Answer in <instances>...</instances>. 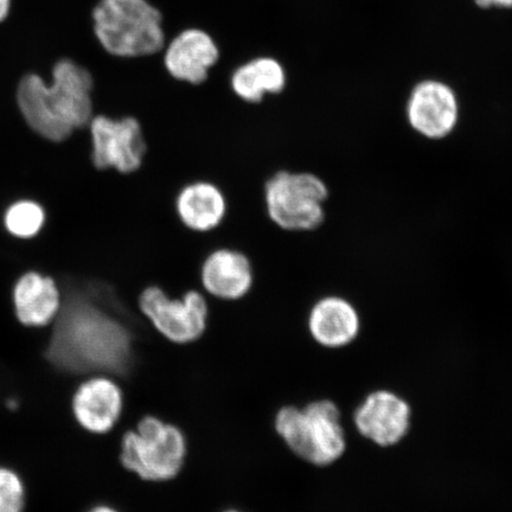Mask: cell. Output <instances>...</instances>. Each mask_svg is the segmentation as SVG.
I'll return each mask as SVG.
<instances>
[{
	"mask_svg": "<svg viewBox=\"0 0 512 512\" xmlns=\"http://www.w3.org/2000/svg\"><path fill=\"white\" fill-rule=\"evenodd\" d=\"M288 85L287 70L272 56H256L239 64L229 75L233 93L246 104L258 105L267 95H280Z\"/></svg>",
	"mask_w": 512,
	"mask_h": 512,
	"instance_id": "16",
	"label": "cell"
},
{
	"mask_svg": "<svg viewBox=\"0 0 512 512\" xmlns=\"http://www.w3.org/2000/svg\"><path fill=\"white\" fill-rule=\"evenodd\" d=\"M53 324L47 360L70 374L124 373L133 332L113 287L99 281L68 285Z\"/></svg>",
	"mask_w": 512,
	"mask_h": 512,
	"instance_id": "1",
	"label": "cell"
},
{
	"mask_svg": "<svg viewBox=\"0 0 512 512\" xmlns=\"http://www.w3.org/2000/svg\"><path fill=\"white\" fill-rule=\"evenodd\" d=\"M12 299L19 324L28 329H43L54 324L63 297L53 278L29 272L17 281Z\"/></svg>",
	"mask_w": 512,
	"mask_h": 512,
	"instance_id": "14",
	"label": "cell"
},
{
	"mask_svg": "<svg viewBox=\"0 0 512 512\" xmlns=\"http://www.w3.org/2000/svg\"><path fill=\"white\" fill-rule=\"evenodd\" d=\"M361 319L355 306L337 296L324 297L313 305L309 315L310 334L325 348H341L357 337Z\"/></svg>",
	"mask_w": 512,
	"mask_h": 512,
	"instance_id": "15",
	"label": "cell"
},
{
	"mask_svg": "<svg viewBox=\"0 0 512 512\" xmlns=\"http://www.w3.org/2000/svg\"><path fill=\"white\" fill-rule=\"evenodd\" d=\"M123 389L112 377L94 374L75 388L70 399V412L81 430L92 435H105L114 430L124 412Z\"/></svg>",
	"mask_w": 512,
	"mask_h": 512,
	"instance_id": "10",
	"label": "cell"
},
{
	"mask_svg": "<svg viewBox=\"0 0 512 512\" xmlns=\"http://www.w3.org/2000/svg\"><path fill=\"white\" fill-rule=\"evenodd\" d=\"M47 85L42 76L28 74L19 81L17 104L27 124L41 137L60 143L94 117V78L72 59L55 63Z\"/></svg>",
	"mask_w": 512,
	"mask_h": 512,
	"instance_id": "2",
	"label": "cell"
},
{
	"mask_svg": "<svg viewBox=\"0 0 512 512\" xmlns=\"http://www.w3.org/2000/svg\"><path fill=\"white\" fill-rule=\"evenodd\" d=\"M46 221V214L40 204L32 201H21L6 210L5 227L14 236L29 239L40 233Z\"/></svg>",
	"mask_w": 512,
	"mask_h": 512,
	"instance_id": "18",
	"label": "cell"
},
{
	"mask_svg": "<svg viewBox=\"0 0 512 512\" xmlns=\"http://www.w3.org/2000/svg\"><path fill=\"white\" fill-rule=\"evenodd\" d=\"M29 488L22 473L0 464V512H27Z\"/></svg>",
	"mask_w": 512,
	"mask_h": 512,
	"instance_id": "19",
	"label": "cell"
},
{
	"mask_svg": "<svg viewBox=\"0 0 512 512\" xmlns=\"http://www.w3.org/2000/svg\"><path fill=\"white\" fill-rule=\"evenodd\" d=\"M91 18L96 42L117 59L156 56L168 44L162 12L149 0H98Z\"/></svg>",
	"mask_w": 512,
	"mask_h": 512,
	"instance_id": "3",
	"label": "cell"
},
{
	"mask_svg": "<svg viewBox=\"0 0 512 512\" xmlns=\"http://www.w3.org/2000/svg\"><path fill=\"white\" fill-rule=\"evenodd\" d=\"M220 49L213 36L200 28H188L171 38L163 51L166 73L172 80L189 86H202L220 60Z\"/></svg>",
	"mask_w": 512,
	"mask_h": 512,
	"instance_id": "11",
	"label": "cell"
},
{
	"mask_svg": "<svg viewBox=\"0 0 512 512\" xmlns=\"http://www.w3.org/2000/svg\"><path fill=\"white\" fill-rule=\"evenodd\" d=\"M328 198V185L312 172L279 171L265 185L268 217L287 232H313L323 226Z\"/></svg>",
	"mask_w": 512,
	"mask_h": 512,
	"instance_id": "6",
	"label": "cell"
},
{
	"mask_svg": "<svg viewBox=\"0 0 512 512\" xmlns=\"http://www.w3.org/2000/svg\"><path fill=\"white\" fill-rule=\"evenodd\" d=\"M187 451V439L177 426L147 415L136 430L124 434L120 462L145 482H170L181 473Z\"/></svg>",
	"mask_w": 512,
	"mask_h": 512,
	"instance_id": "5",
	"label": "cell"
},
{
	"mask_svg": "<svg viewBox=\"0 0 512 512\" xmlns=\"http://www.w3.org/2000/svg\"><path fill=\"white\" fill-rule=\"evenodd\" d=\"M12 0H0V23L9 17Z\"/></svg>",
	"mask_w": 512,
	"mask_h": 512,
	"instance_id": "21",
	"label": "cell"
},
{
	"mask_svg": "<svg viewBox=\"0 0 512 512\" xmlns=\"http://www.w3.org/2000/svg\"><path fill=\"white\" fill-rule=\"evenodd\" d=\"M341 414L334 402L320 400L300 409L281 408L275 416V431L290 450L305 462L326 466L345 451Z\"/></svg>",
	"mask_w": 512,
	"mask_h": 512,
	"instance_id": "4",
	"label": "cell"
},
{
	"mask_svg": "<svg viewBox=\"0 0 512 512\" xmlns=\"http://www.w3.org/2000/svg\"><path fill=\"white\" fill-rule=\"evenodd\" d=\"M86 512H120L118 509L112 507V505L108 504H96L91 509H88Z\"/></svg>",
	"mask_w": 512,
	"mask_h": 512,
	"instance_id": "22",
	"label": "cell"
},
{
	"mask_svg": "<svg viewBox=\"0 0 512 512\" xmlns=\"http://www.w3.org/2000/svg\"><path fill=\"white\" fill-rule=\"evenodd\" d=\"M409 420L408 403L387 390L369 395L355 413L358 432L380 446L398 444L409 430Z\"/></svg>",
	"mask_w": 512,
	"mask_h": 512,
	"instance_id": "12",
	"label": "cell"
},
{
	"mask_svg": "<svg viewBox=\"0 0 512 512\" xmlns=\"http://www.w3.org/2000/svg\"><path fill=\"white\" fill-rule=\"evenodd\" d=\"M478 9L512 10V0H473Z\"/></svg>",
	"mask_w": 512,
	"mask_h": 512,
	"instance_id": "20",
	"label": "cell"
},
{
	"mask_svg": "<svg viewBox=\"0 0 512 512\" xmlns=\"http://www.w3.org/2000/svg\"><path fill=\"white\" fill-rule=\"evenodd\" d=\"M138 306L169 342L190 344L206 334L209 306L200 292L188 291L181 299H172L163 288L149 286L140 294Z\"/></svg>",
	"mask_w": 512,
	"mask_h": 512,
	"instance_id": "7",
	"label": "cell"
},
{
	"mask_svg": "<svg viewBox=\"0 0 512 512\" xmlns=\"http://www.w3.org/2000/svg\"><path fill=\"white\" fill-rule=\"evenodd\" d=\"M92 162L96 169H114L130 175L142 168L147 145L142 124L137 118L112 119L94 115L89 123Z\"/></svg>",
	"mask_w": 512,
	"mask_h": 512,
	"instance_id": "9",
	"label": "cell"
},
{
	"mask_svg": "<svg viewBox=\"0 0 512 512\" xmlns=\"http://www.w3.org/2000/svg\"><path fill=\"white\" fill-rule=\"evenodd\" d=\"M223 512H241L239 510H226V511H223Z\"/></svg>",
	"mask_w": 512,
	"mask_h": 512,
	"instance_id": "23",
	"label": "cell"
},
{
	"mask_svg": "<svg viewBox=\"0 0 512 512\" xmlns=\"http://www.w3.org/2000/svg\"><path fill=\"white\" fill-rule=\"evenodd\" d=\"M201 283L217 299L235 302L245 298L254 284L251 261L239 251L217 249L202 264Z\"/></svg>",
	"mask_w": 512,
	"mask_h": 512,
	"instance_id": "13",
	"label": "cell"
},
{
	"mask_svg": "<svg viewBox=\"0 0 512 512\" xmlns=\"http://www.w3.org/2000/svg\"><path fill=\"white\" fill-rule=\"evenodd\" d=\"M405 115L415 133L438 142L456 131L462 115V99L450 82L427 76L409 89Z\"/></svg>",
	"mask_w": 512,
	"mask_h": 512,
	"instance_id": "8",
	"label": "cell"
},
{
	"mask_svg": "<svg viewBox=\"0 0 512 512\" xmlns=\"http://www.w3.org/2000/svg\"><path fill=\"white\" fill-rule=\"evenodd\" d=\"M178 219L196 233H208L227 215V200L217 185L198 181L185 185L175 202Z\"/></svg>",
	"mask_w": 512,
	"mask_h": 512,
	"instance_id": "17",
	"label": "cell"
}]
</instances>
